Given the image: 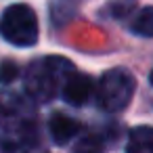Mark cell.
<instances>
[{
  "label": "cell",
  "mask_w": 153,
  "mask_h": 153,
  "mask_svg": "<svg viewBox=\"0 0 153 153\" xmlns=\"http://www.w3.org/2000/svg\"><path fill=\"white\" fill-rule=\"evenodd\" d=\"M74 71V65L63 57L36 59L25 71V90L36 103H48Z\"/></svg>",
  "instance_id": "6da1fadb"
},
{
  "label": "cell",
  "mask_w": 153,
  "mask_h": 153,
  "mask_svg": "<svg viewBox=\"0 0 153 153\" xmlns=\"http://www.w3.org/2000/svg\"><path fill=\"white\" fill-rule=\"evenodd\" d=\"M134 76L128 69L113 67L105 71L97 84V103L101 109L115 113L128 107V103L134 97Z\"/></svg>",
  "instance_id": "7a4b0ae2"
},
{
  "label": "cell",
  "mask_w": 153,
  "mask_h": 153,
  "mask_svg": "<svg viewBox=\"0 0 153 153\" xmlns=\"http://www.w3.org/2000/svg\"><path fill=\"white\" fill-rule=\"evenodd\" d=\"M0 36L15 46H34L38 42V19L27 4H11L0 17Z\"/></svg>",
  "instance_id": "3957f363"
},
{
  "label": "cell",
  "mask_w": 153,
  "mask_h": 153,
  "mask_svg": "<svg viewBox=\"0 0 153 153\" xmlns=\"http://www.w3.org/2000/svg\"><path fill=\"white\" fill-rule=\"evenodd\" d=\"M34 120H13L4 124V130L0 132V153H17L21 147L34 145L38 138Z\"/></svg>",
  "instance_id": "277c9868"
},
{
  "label": "cell",
  "mask_w": 153,
  "mask_h": 153,
  "mask_svg": "<svg viewBox=\"0 0 153 153\" xmlns=\"http://www.w3.org/2000/svg\"><path fill=\"white\" fill-rule=\"evenodd\" d=\"M92 90H94L92 78L86 76V74L74 71V74L65 80V84H63V88H61V94H63L65 103H69V105H74V107H80V105H84V103L90 99Z\"/></svg>",
  "instance_id": "5b68a950"
},
{
  "label": "cell",
  "mask_w": 153,
  "mask_h": 153,
  "mask_svg": "<svg viewBox=\"0 0 153 153\" xmlns=\"http://www.w3.org/2000/svg\"><path fill=\"white\" fill-rule=\"evenodd\" d=\"M48 130L57 145H65L80 132V124L65 113H53L48 120Z\"/></svg>",
  "instance_id": "8992f818"
},
{
  "label": "cell",
  "mask_w": 153,
  "mask_h": 153,
  "mask_svg": "<svg viewBox=\"0 0 153 153\" xmlns=\"http://www.w3.org/2000/svg\"><path fill=\"white\" fill-rule=\"evenodd\" d=\"M27 111V101L19 97L17 92L0 90V122H13V120H23Z\"/></svg>",
  "instance_id": "52a82bcc"
},
{
  "label": "cell",
  "mask_w": 153,
  "mask_h": 153,
  "mask_svg": "<svg viewBox=\"0 0 153 153\" xmlns=\"http://www.w3.org/2000/svg\"><path fill=\"white\" fill-rule=\"evenodd\" d=\"M126 153H153V128L136 126L128 134Z\"/></svg>",
  "instance_id": "ba28073f"
},
{
  "label": "cell",
  "mask_w": 153,
  "mask_h": 153,
  "mask_svg": "<svg viewBox=\"0 0 153 153\" xmlns=\"http://www.w3.org/2000/svg\"><path fill=\"white\" fill-rule=\"evenodd\" d=\"M130 30H132L134 34L143 36V38H151V36H153V7L140 9V11L134 15V19H132V23H130Z\"/></svg>",
  "instance_id": "9c48e42d"
},
{
  "label": "cell",
  "mask_w": 153,
  "mask_h": 153,
  "mask_svg": "<svg viewBox=\"0 0 153 153\" xmlns=\"http://www.w3.org/2000/svg\"><path fill=\"white\" fill-rule=\"evenodd\" d=\"M74 153H103V140H101V136H97V134L82 136L76 143V147H74Z\"/></svg>",
  "instance_id": "30bf717a"
},
{
  "label": "cell",
  "mask_w": 153,
  "mask_h": 153,
  "mask_svg": "<svg viewBox=\"0 0 153 153\" xmlns=\"http://www.w3.org/2000/svg\"><path fill=\"white\" fill-rule=\"evenodd\" d=\"M19 76V67L15 61L11 59H4V61H0V84L7 86V84H13V80Z\"/></svg>",
  "instance_id": "8fae6325"
},
{
  "label": "cell",
  "mask_w": 153,
  "mask_h": 153,
  "mask_svg": "<svg viewBox=\"0 0 153 153\" xmlns=\"http://www.w3.org/2000/svg\"><path fill=\"white\" fill-rule=\"evenodd\" d=\"M136 4V0H111V4H109V13L115 17V19H124L132 13Z\"/></svg>",
  "instance_id": "7c38bea8"
},
{
  "label": "cell",
  "mask_w": 153,
  "mask_h": 153,
  "mask_svg": "<svg viewBox=\"0 0 153 153\" xmlns=\"http://www.w3.org/2000/svg\"><path fill=\"white\" fill-rule=\"evenodd\" d=\"M149 82H151V86H153V69H151V76H149Z\"/></svg>",
  "instance_id": "4fadbf2b"
}]
</instances>
